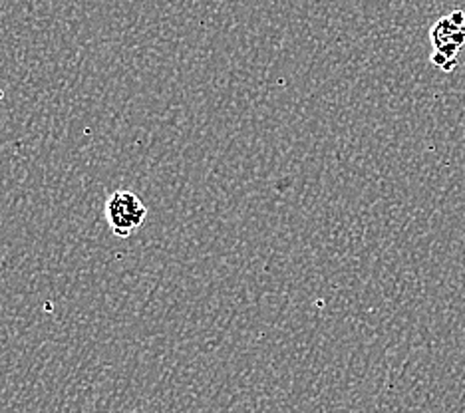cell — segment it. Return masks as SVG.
Returning <instances> with one entry per match:
<instances>
[{
  "mask_svg": "<svg viewBox=\"0 0 465 413\" xmlns=\"http://www.w3.org/2000/svg\"><path fill=\"white\" fill-rule=\"evenodd\" d=\"M104 215L114 237L130 239L143 227L147 219V207L132 191L118 189L105 199Z\"/></svg>",
  "mask_w": 465,
  "mask_h": 413,
  "instance_id": "1",
  "label": "cell"
},
{
  "mask_svg": "<svg viewBox=\"0 0 465 413\" xmlns=\"http://www.w3.org/2000/svg\"><path fill=\"white\" fill-rule=\"evenodd\" d=\"M431 44L436 52L456 60L458 52L465 44V28H460L446 16L431 28Z\"/></svg>",
  "mask_w": 465,
  "mask_h": 413,
  "instance_id": "2",
  "label": "cell"
},
{
  "mask_svg": "<svg viewBox=\"0 0 465 413\" xmlns=\"http://www.w3.org/2000/svg\"><path fill=\"white\" fill-rule=\"evenodd\" d=\"M431 62L436 64L438 68H441V70H446V72H451L453 68H456V60H451V58H448L446 54H441V52H433L431 54Z\"/></svg>",
  "mask_w": 465,
  "mask_h": 413,
  "instance_id": "3",
  "label": "cell"
},
{
  "mask_svg": "<svg viewBox=\"0 0 465 413\" xmlns=\"http://www.w3.org/2000/svg\"><path fill=\"white\" fill-rule=\"evenodd\" d=\"M453 25L460 26V28H465V15L461 13V10H453V13L448 16Z\"/></svg>",
  "mask_w": 465,
  "mask_h": 413,
  "instance_id": "4",
  "label": "cell"
}]
</instances>
